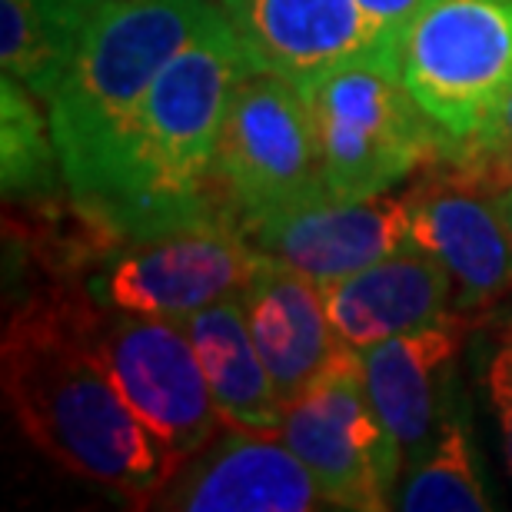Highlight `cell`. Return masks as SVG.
<instances>
[{
  "instance_id": "277c9868",
  "label": "cell",
  "mask_w": 512,
  "mask_h": 512,
  "mask_svg": "<svg viewBox=\"0 0 512 512\" xmlns=\"http://www.w3.org/2000/svg\"><path fill=\"white\" fill-rule=\"evenodd\" d=\"M330 200L383 197L419 167L446 160L449 140L409 94L396 57H360L300 80Z\"/></svg>"
},
{
  "instance_id": "ffe728a7",
  "label": "cell",
  "mask_w": 512,
  "mask_h": 512,
  "mask_svg": "<svg viewBox=\"0 0 512 512\" xmlns=\"http://www.w3.org/2000/svg\"><path fill=\"white\" fill-rule=\"evenodd\" d=\"M34 94L14 77L0 80V167L7 203H40L60 190L64 167Z\"/></svg>"
},
{
  "instance_id": "6da1fadb",
  "label": "cell",
  "mask_w": 512,
  "mask_h": 512,
  "mask_svg": "<svg viewBox=\"0 0 512 512\" xmlns=\"http://www.w3.org/2000/svg\"><path fill=\"white\" fill-rule=\"evenodd\" d=\"M7 409L40 453L94 486L147 506L177 469L80 336L60 286L20 303L0 340Z\"/></svg>"
},
{
  "instance_id": "cb8c5ba5",
  "label": "cell",
  "mask_w": 512,
  "mask_h": 512,
  "mask_svg": "<svg viewBox=\"0 0 512 512\" xmlns=\"http://www.w3.org/2000/svg\"><path fill=\"white\" fill-rule=\"evenodd\" d=\"M509 143H512V80H509V87L503 90V94H499L496 107L489 110L486 124L479 127L476 137L449 150V153H446V160H449V157H466V153L499 150V147H509Z\"/></svg>"
},
{
  "instance_id": "ac0fdd59",
  "label": "cell",
  "mask_w": 512,
  "mask_h": 512,
  "mask_svg": "<svg viewBox=\"0 0 512 512\" xmlns=\"http://www.w3.org/2000/svg\"><path fill=\"white\" fill-rule=\"evenodd\" d=\"M107 0H0V64L37 100L54 97Z\"/></svg>"
},
{
  "instance_id": "30bf717a",
  "label": "cell",
  "mask_w": 512,
  "mask_h": 512,
  "mask_svg": "<svg viewBox=\"0 0 512 512\" xmlns=\"http://www.w3.org/2000/svg\"><path fill=\"white\" fill-rule=\"evenodd\" d=\"M147 509L163 512H313L330 509L313 473L283 436L227 426L173 469Z\"/></svg>"
},
{
  "instance_id": "ba28073f",
  "label": "cell",
  "mask_w": 512,
  "mask_h": 512,
  "mask_svg": "<svg viewBox=\"0 0 512 512\" xmlns=\"http://www.w3.org/2000/svg\"><path fill=\"white\" fill-rule=\"evenodd\" d=\"M217 183L243 227L326 200L316 130L293 80L253 67L240 77L220 133Z\"/></svg>"
},
{
  "instance_id": "7c38bea8",
  "label": "cell",
  "mask_w": 512,
  "mask_h": 512,
  "mask_svg": "<svg viewBox=\"0 0 512 512\" xmlns=\"http://www.w3.org/2000/svg\"><path fill=\"white\" fill-rule=\"evenodd\" d=\"M247 237L270 260L316 283L350 276L413 240L406 200H316L250 223Z\"/></svg>"
},
{
  "instance_id": "e0dca14e",
  "label": "cell",
  "mask_w": 512,
  "mask_h": 512,
  "mask_svg": "<svg viewBox=\"0 0 512 512\" xmlns=\"http://www.w3.org/2000/svg\"><path fill=\"white\" fill-rule=\"evenodd\" d=\"M190 336L197 360L207 376L210 396L227 426L247 429V433L280 436L286 403L266 373L247 330L240 296H227L203 310L177 320Z\"/></svg>"
},
{
  "instance_id": "8fae6325",
  "label": "cell",
  "mask_w": 512,
  "mask_h": 512,
  "mask_svg": "<svg viewBox=\"0 0 512 512\" xmlns=\"http://www.w3.org/2000/svg\"><path fill=\"white\" fill-rule=\"evenodd\" d=\"M220 7L247 64L293 84L346 60L396 57L356 0H220Z\"/></svg>"
},
{
  "instance_id": "9c48e42d",
  "label": "cell",
  "mask_w": 512,
  "mask_h": 512,
  "mask_svg": "<svg viewBox=\"0 0 512 512\" xmlns=\"http://www.w3.org/2000/svg\"><path fill=\"white\" fill-rule=\"evenodd\" d=\"M280 436L313 473L330 509H393L406 456L376 416L360 353L350 346L286 403Z\"/></svg>"
},
{
  "instance_id": "52a82bcc",
  "label": "cell",
  "mask_w": 512,
  "mask_h": 512,
  "mask_svg": "<svg viewBox=\"0 0 512 512\" xmlns=\"http://www.w3.org/2000/svg\"><path fill=\"white\" fill-rule=\"evenodd\" d=\"M399 74L449 150L473 140L512 80V0H426L399 40Z\"/></svg>"
},
{
  "instance_id": "3957f363",
  "label": "cell",
  "mask_w": 512,
  "mask_h": 512,
  "mask_svg": "<svg viewBox=\"0 0 512 512\" xmlns=\"http://www.w3.org/2000/svg\"><path fill=\"white\" fill-rule=\"evenodd\" d=\"M217 20L223 7L213 0H107L47 100L70 197L84 200L94 190L120 130L160 70Z\"/></svg>"
},
{
  "instance_id": "9a60e30c",
  "label": "cell",
  "mask_w": 512,
  "mask_h": 512,
  "mask_svg": "<svg viewBox=\"0 0 512 512\" xmlns=\"http://www.w3.org/2000/svg\"><path fill=\"white\" fill-rule=\"evenodd\" d=\"M320 286L336 336L356 353L443 320L456 300L453 273L416 240Z\"/></svg>"
},
{
  "instance_id": "d4e9b609",
  "label": "cell",
  "mask_w": 512,
  "mask_h": 512,
  "mask_svg": "<svg viewBox=\"0 0 512 512\" xmlns=\"http://www.w3.org/2000/svg\"><path fill=\"white\" fill-rule=\"evenodd\" d=\"M493 200H496V210H499V217H503L506 230H509V240H512V190L493 193Z\"/></svg>"
},
{
  "instance_id": "7402d4cb",
  "label": "cell",
  "mask_w": 512,
  "mask_h": 512,
  "mask_svg": "<svg viewBox=\"0 0 512 512\" xmlns=\"http://www.w3.org/2000/svg\"><path fill=\"white\" fill-rule=\"evenodd\" d=\"M456 163L453 177L473 183L476 190L483 193H499V190H512V143L499 150H486V153H466V157H449Z\"/></svg>"
},
{
  "instance_id": "7a4b0ae2",
  "label": "cell",
  "mask_w": 512,
  "mask_h": 512,
  "mask_svg": "<svg viewBox=\"0 0 512 512\" xmlns=\"http://www.w3.org/2000/svg\"><path fill=\"white\" fill-rule=\"evenodd\" d=\"M247 70L227 17L200 30L153 80L80 207L114 240L230 210L217 150L233 87Z\"/></svg>"
},
{
  "instance_id": "8992f818",
  "label": "cell",
  "mask_w": 512,
  "mask_h": 512,
  "mask_svg": "<svg viewBox=\"0 0 512 512\" xmlns=\"http://www.w3.org/2000/svg\"><path fill=\"white\" fill-rule=\"evenodd\" d=\"M80 336L104 363L140 423L160 436L177 466L217 436L220 413L190 336L177 320L124 313L90 300L80 283L60 286Z\"/></svg>"
},
{
  "instance_id": "d6986e66",
  "label": "cell",
  "mask_w": 512,
  "mask_h": 512,
  "mask_svg": "<svg viewBox=\"0 0 512 512\" xmlns=\"http://www.w3.org/2000/svg\"><path fill=\"white\" fill-rule=\"evenodd\" d=\"M396 509L409 512H486L493 499L486 493L473 436L463 409H453L433 446L416 463H409L399 479Z\"/></svg>"
},
{
  "instance_id": "5bb4252c",
  "label": "cell",
  "mask_w": 512,
  "mask_h": 512,
  "mask_svg": "<svg viewBox=\"0 0 512 512\" xmlns=\"http://www.w3.org/2000/svg\"><path fill=\"white\" fill-rule=\"evenodd\" d=\"M413 240L453 273V313L479 310L512 290V240L496 200L459 177H429L406 193Z\"/></svg>"
},
{
  "instance_id": "603a6c76",
  "label": "cell",
  "mask_w": 512,
  "mask_h": 512,
  "mask_svg": "<svg viewBox=\"0 0 512 512\" xmlns=\"http://www.w3.org/2000/svg\"><path fill=\"white\" fill-rule=\"evenodd\" d=\"M363 7V14L370 17V24L380 37V44L389 54L399 57V40H403L409 20L419 14V7L426 0H356Z\"/></svg>"
},
{
  "instance_id": "44dd1931",
  "label": "cell",
  "mask_w": 512,
  "mask_h": 512,
  "mask_svg": "<svg viewBox=\"0 0 512 512\" xmlns=\"http://www.w3.org/2000/svg\"><path fill=\"white\" fill-rule=\"evenodd\" d=\"M486 389L499 416V433H503V453L512 473V323L499 330L493 350L486 356Z\"/></svg>"
},
{
  "instance_id": "2e32d148",
  "label": "cell",
  "mask_w": 512,
  "mask_h": 512,
  "mask_svg": "<svg viewBox=\"0 0 512 512\" xmlns=\"http://www.w3.org/2000/svg\"><path fill=\"white\" fill-rule=\"evenodd\" d=\"M240 303L283 403H293L346 350L326 313L323 286L300 270L270 260L240 293Z\"/></svg>"
},
{
  "instance_id": "5b68a950",
  "label": "cell",
  "mask_w": 512,
  "mask_h": 512,
  "mask_svg": "<svg viewBox=\"0 0 512 512\" xmlns=\"http://www.w3.org/2000/svg\"><path fill=\"white\" fill-rule=\"evenodd\" d=\"M94 270L80 286L90 300L110 310L183 316L240 296L270 256L253 247L233 210H213L203 217L117 240L97 253Z\"/></svg>"
},
{
  "instance_id": "4fadbf2b",
  "label": "cell",
  "mask_w": 512,
  "mask_h": 512,
  "mask_svg": "<svg viewBox=\"0 0 512 512\" xmlns=\"http://www.w3.org/2000/svg\"><path fill=\"white\" fill-rule=\"evenodd\" d=\"M463 340L466 320L449 313L423 330L360 350L366 396L403 449L406 466L433 446L459 406L453 396V370Z\"/></svg>"
}]
</instances>
